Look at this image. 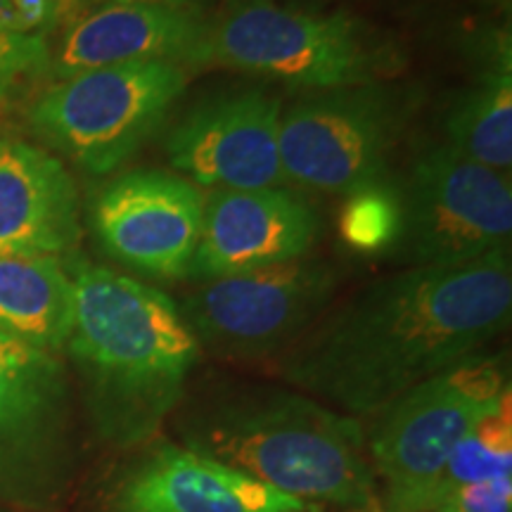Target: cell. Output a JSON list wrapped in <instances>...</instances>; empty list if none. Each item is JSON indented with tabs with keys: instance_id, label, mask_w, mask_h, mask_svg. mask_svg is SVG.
<instances>
[{
	"instance_id": "6da1fadb",
	"label": "cell",
	"mask_w": 512,
	"mask_h": 512,
	"mask_svg": "<svg viewBox=\"0 0 512 512\" xmlns=\"http://www.w3.org/2000/svg\"><path fill=\"white\" fill-rule=\"evenodd\" d=\"M512 318L510 252L458 266H408L373 280L280 354V375L351 418L489 351Z\"/></svg>"
},
{
	"instance_id": "7a4b0ae2",
	"label": "cell",
	"mask_w": 512,
	"mask_h": 512,
	"mask_svg": "<svg viewBox=\"0 0 512 512\" xmlns=\"http://www.w3.org/2000/svg\"><path fill=\"white\" fill-rule=\"evenodd\" d=\"M69 275L74 325L64 349L88 418L107 446L136 451L178 411L202 349L178 304L155 285L91 264Z\"/></svg>"
},
{
	"instance_id": "3957f363",
	"label": "cell",
	"mask_w": 512,
	"mask_h": 512,
	"mask_svg": "<svg viewBox=\"0 0 512 512\" xmlns=\"http://www.w3.org/2000/svg\"><path fill=\"white\" fill-rule=\"evenodd\" d=\"M178 444L280 494L349 512L380 508L366 427L299 389L223 384L178 413Z\"/></svg>"
},
{
	"instance_id": "277c9868",
	"label": "cell",
	"mask_w": 512,
	"mask_h": 512,
	"mask_svg": "<svg viewBox=\"0 0 512 512\" xmlns=\"http://www.w3.org/2000/svg\"><path fill=\"white\" fill-rule=\"evenodd\" d=\"M207 64L325 91L384 81L396 67V50L344 12L223 0L207 24Z\"/></svg>"
},
{
	"instance_id": "5b68a950",
	"label": "cell",
	"mask_w": 512,
	"mask_h": 512,
	"mask_svg": "<svg viewBox=\"0 0 512 512\" xmlns=\"http://www.w3.org/2000/svg\"><path fill=\"white\" fill-rule=\"evenodd\" d=\"M188 79V67L174 62L74 74L36 100L31 126L83 171L110 174L164 126Z\"/></svg>"
},
{
	"instance_id": "8992f818",
	"label": "cell",
	"mask_w": 512,
	"mask_h": 512,
	"mask_svg": "<svg viewBox=\"0 0 512 512\" xmlns=\"http://www.w3.org/2000/svg\"><path fill=\"white\" fill-rule=\"evenodd\" d=\"M408 112V95L384 81L325 88L283 107L278 145L285 183L347 195L380 181Z\"/></svg>"
},
{
	"instance_id": "52a82bcc",
	"label": "cell",
	"mask_w": 512,
	"mask_h": 512,
	"mask_svg": "<svg viewBox=\"0 0 512 512\" xmlns=\"http://www.w3.org/2000/svg\"><path fill=\"white\" fill-rule=\"evenodd\" d=\"M335 271L309 256L200 280L178 311L202 351L235 361L280 356L330 309Z\"/></svg>"
},
{
	"instance_id": "ba28073f",
	"label": "cell",
	"mask_w": 512,
	"mask_h": 512,
	"mask_svg": "<svg viewBox=\"0 0 512 512\" xmlns=\"http://www.w3.org/2000/svg\"><path fill=\"white\" fill-rule=\"evenodd\" d=\"M401 190V256L411 266H458L508 252L510 171H496L437 145L422 152Z\"/></svg>"
},
{
	"instance_id": "9c48e42d",
	"label": "cell",
	"mask_w": 512,
	"mask_h": 512,
	"mask_svg": "<svg viewBox=\"0 0 512 512\" xmlns=\"http://www.w3.org/2000/svg\"><path fill=\"white\" fill-rule=\"evenodd\" d=\"M69 377L60 354L0 335V498L48 510L74 479Z\"/></svg>"
},
{
	"instance_id": "30bf717a",
	"label": "cell",
	"mask_w": 512,
	"mask_h": 512,
	"mask_svg": "<svg viewBox=\"0 0 512 512\" xmlns=\"http://www.w3.org/2000/svg\"><path fill=\"white\" fill-rule=\"evenodd\" d=\"M512 396L508 354H477L420 382L373 415L368 456L384 489L430 479L460 439Z\"/></svg>"
},
{
	"instance_id": "8fae6325",
	"label": "cell",
	"mask_w": 512,
	"mask_h": 512,
	"mask_svg": "<svg viewBox=\"0 0 512 512\" xmlns=\"http://www.w3.org/2000/svg\"><path fill=\"white\" fill-rule=\"evenodd\" d=\"M280 95L230 88L192 105L166 138V155L190 183L214 190L285 185L280 164Z\"/></svg>"
},
{
	"instance_id": "7c38bea8",
	"label": "cell",
	"mask_w": 512,
	"mask_h": 512,
	"mask_svg": "<svg viewBox=\"0 0 512 512\" xmlns=\"http://www.w3.org/2000/svg\"><path fill=\"white\" fill-rule=\"evenodd\" d=\"M204 195L188 178L128 171L95 197L91 226L114 261L157 280L190 278L200 245Z\"/></svg>"
},
{
	"instance_id": "4fadbf2b",
	"label": "cell",
	"mask_w": 512,
	"mask_h": 512,
	"mask_svg": "<svg viewBox=\"0 0 512 512\" xmlns=\"http://www.w3.org/2000/svg\"><path fill=\"white\" fill-rule=\"evenodd\" d=\"M121 467L100 512H318L313 503L216 463L176 441H150Z\"/></svg>"
},
{
	"instance_id": "5bb4252c",
	"label": "cell",
	"mask_w": 512,
	"mask_h": 512,
	"mask_svg": "<svg viewBox=\"0 0 512 512\" xmlns=\"http://www.w3.org/2000/svg\"><path fill=\"white\" fill-rule=\"evenodd\" d=\"M318 230L316 209L285 185L211 190L204 197L200 245L190 278L200 283L302 259Z\"/></svg>"
},
{
	"instance_id": "9a60e30c",
	"label": "cell",
	"mask_w": 512,
	"mask_h": 512,
	"mask_svg": "<svg viewBox=\"0 0 512 512\" xmlns=\"http://www.w3.org/2000/svg\"><path fill=\"white\" fill-rule=\"evenodd\" d=\"M207 24L200 10L95 5L64 29L50 72L62 81L131 62L207 64Z\"/></svg>"
},
{
	"instance_id": "2e32d148",
	"label": "cell",
	"mask_w": 512,
	"mask_h": 512,
	"mask_svg": "<svg viewBox=\"0 0 512 512\" xmlns=\"http://www.w3.org/2000/svg\"><path fill=\"white\" fill-rule=\"evenodd\" d=\"M79 240V192L60 159L0 140V259L57 256Z\"/></svg>"
},
{
	"instance_id": "e0dca14e",
	"label": "cell",
	"mask_w": 512,
	"mask_h": 512,
	"mask_svg": "<svg viewBox=\"0 0 512 512\" xmlns=\"http://www.w3.org/2000/svg\"><path fill=\"white\" fill-rule=\"evenodd\" d=\"M74 325V283L57 256L0 259V335L60 351Z\"/></svg>"
},
{
	"instance_id": "ac0fdd59",
	"label": "cell",
	"mask_w": 512,
	"mask_h": 512,
	"mask_svg": "<svg viewBox=\"0 0 512 512\" xmlns=\"http://www.w3.org/2000/svg\"><path fill=\"white\" fill-rule=\"evenodd\" d=\"M512 475V396L482 418L458 441L446 463L425 482L384 489V512H425L448 491L484 479Z\"/></svg>"
},
{
	"instance_id": "d6986e66",
	"label": "cell",
	"mask_w": 512,
	"mask_h": 512,
	"mask_svg": "<svg viewBox=\"0 0 512 512\" xmlns=\"http://www.w3.org/2000/svg\"><path fill=\"white\" fill-rule=\"evenodd\" d=\"M446 145L496 171L512 166V64L510 48L496 55L446 117Z\"/></svg>"
},
{
	"instance_id": "ffe728a7",
	"label": "cell",
	"mask_w": 512,
	"mask_h": 512,
	"mask_svg": "<svg viewBox=\"0 0 512 512\" xmlns=\"http://www.w3.org/2000/svg\"><path fill=\"white\" fill-rule=\"evenodd\" d=\"M403 226L401 190L384 178L347 192L339 233L351 249L361 254H375L396 245Z\"/></svg>"
},
{
	"instance_id": "44dd1931",
	"label": "cell",
	"mask_w": 512,
	"mask_h": 512,
	"mask_svg": "<svg viewBox=\"0 0 512 512\" xmlns=\"http://www.w3.org/2000/svg\"><path fill=\"white\" fill-rule=\"evenodd\" d=\"M50 53L46 36L22 34L15 27L8 0H0V100L17 86L24 76L48 67Z\"/></svg>"
},
{
	"instance_id": "7402d4cb",
	"label": "cell",
	"mask_w": 512,
	"mask_h": 512,
	"mask_svg": "<svg viewBox=\"0 0 512 512\" xmlns=\"http://www.w3.org/2000/svg\"><path fill=\"white\" fill-rule=\"evenodd\" d=\"M425 512H512V475L458 486L437 498Z\"/></svg>"
},
{
	"instance_id": "603a6c76",
	"label": "cell",
	"mask_w": 512,
	"mask_h": 512,
	"mask_svg": "<svg viewBox=\"0 0 512 512\" xmlns=\"http://www.w3.org/2000/svg\"><path fill=\"white\" fill-rule=\"evenodd\" d=\"M8 5L22 34L46 36L60 19V0H8Z\"/></svg>"
},
{
	"instance_id": "cb8c5ba5",
	"label": "cell",
	"mask_w": 512,
	"mask_h": 512,
	"mask_svg": "<svg viewBox=\"0 0 512 512\" xmlns=\"http://www.w3.org/2000/svg\"><path fill=\"white\" fill-rule=\"evenodd\" d=\"M107 3H124V5H155V8H176V10H200L204 0H72L64 17L69 15V22L81 12L95 8V5H107Z\"/></svg>"
},
{
	"instance_id": "d4e9b609",
	"label": "cell",
	"mask_w": 512,
	"mask_h": 512,
	"mask_svg": "<svg viewBox=\"0 0 512 512\" xmlns=\"http://www.w3.org/2000/svg\"><path fill=\"white\" fill-rule=\"evenodd\" d=\"M69 5H72V0H60V19L64 17V12H67ZM60 19H57V22H60Z\"/></svg>"
}]
</instances>
